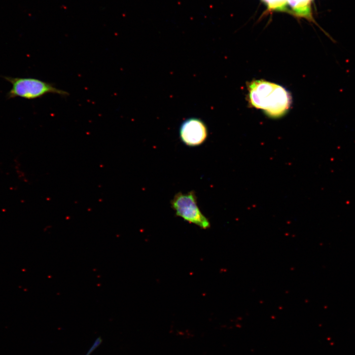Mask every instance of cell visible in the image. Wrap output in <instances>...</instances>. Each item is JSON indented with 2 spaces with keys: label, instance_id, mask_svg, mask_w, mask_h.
<instances>
[{
  "label": "cell",
  "instance_id": "cell-1",
  "mask_svg": "<svg viewBox=\"0 0 355 355\" xmlns=\"http://www.w3.org/2000/svg\"><path fill=\"white\" fill-rule=\"evenodd\" d=\"M248 87L249 104L254 107L263 110L269 117L280 118L291 106L290 94L280 85L257 80L249 82Z\"/></svg>",
  "mask_w": 355,
  "mask_h": 355
},
{
  "label": "cell",
  "instance_id": "cell-4",
  "mask_svg": "<svg viewBox=\"0 0 355 355\" xmlns=\"http://www.w3.org/2000/svg\"><path fill=\"white\" fill-rule=\"evenodd\" d=\"M179 137L183 143L189 146H196L203 144L208 136V128L200 118L191 117L181 123L179 131Z\"/></svg>",
  "mask_w": 355,
  "mask_h": 355
},
{
  "label": "cell",
  "instance_id": "cell-3",
  "mask_svg": "<svg viewBox=\"0 0 355 355\" xmlns=\"http://www.w3.org/2000/svg\"><path fill=\"white\" fill-rule=\"evenodd\" d=\"M171 205L177 216L202 229L210 227V221L199 208L193 190L185 193L178 192L171 200Z\"/></svg>",
  "mask_w": 355,
  "mask_h": 355
},
{
  "label": "cell",
  "instance_id": "cell-2",
  "mask_svg": "<svg viewBox=\"0 0 355 355\" xmlns=\"http://www.w3.org/2000/svg\"><path fill=\"white\" fill-rule=\"evenodd\" d=\"M1 77L12 85L11 89L6 94L7 99L20 97L27 100H34L41 98L48 93L57 94L63 96L69 95L67 92L39 79L6 76Z\"/></svg>",
  "mask_w": 355,
  "mask_h": 355
}]
</instances>
